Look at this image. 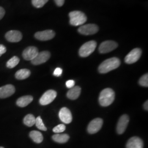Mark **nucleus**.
Instances as JSON below:
<instances>
[{"label": "nucleus", "instance_id": "obj_1", "mask_svg": "<svg viewBox=\"0 0 148 148\" xmlns=\"http://www.w3.org/2000/svg\"><path fill=\"white\" fill-rule=\"evenodd\" d=\"M121 62L116 57L108 59L102 62L98 68L99 72L101 74H106L114 69H116L120 65Z\"/></svg>", "mask_w": 148, "mask_h": 148}, {"label": "nucleus", "instance_id": "obj_2", "mask_svg": "<svg viewBox=\"0 0 148 148\" xmlns=\"http://www.w3.org/2000/svg\"><path fill=\"white\" fill-rule=\"evenodd\" d=\"M115 92L113 90L107 88L103 90L100 93L99 102L102 106H108L111 105L115 99Z\"/></svg>", "mask_w": 148, "mask_h": 148}, {"label": "nucleus", "instance_id": "obj_3", "mask_svg": "<svg viewBox=\"0 0 148 148\" xmlns=\"http://www.w3.org/2000/svg\"><path fill=\"white\" fill-rule=\"evenodd\" d=\"M70 24L73 26H81L85 24L87 18L85 14L79 11H75L69 13Z\"/></svg>", "mask_w": 148, "mask_h": 148}, {"label": "nucleus", "instance_id": "obj_4", "mask_svg": "<svg viewBox=\"0 0 148 148\" xmlns=\"http://www.w3.org/2000/svg\"><path fill=\"white\" fill-rule=\"evenodd\" d=\"M97 47V42L95 41H90L84 43L79 48V56L87 57L93 53Z\"/></svg>", "mask_w": 148, "mask_h": 148}, {"label": "nucleus", "instance_id": "obj_5", "mask_svg": "<svg viewBox=\"0 0 148 148\" xmlns=\"http://www.w3.org/2000/svg\"><path fill=\"white\" fill-rule=\"evenodd\" d=\"M57 93L56 91L50 90L46 91L40 99V103L42 106H46L53 101L56 98Z\"/></svg>", "mask_w": 148, "mask_h": 148}, {"label": "nucleus", "instance_id": "obj_6", "mask_svg": "<svg viewBox=\"0 0 148 148\" xmlns=\"http://www.w3.org/2000/svg\"><path fill=\"white\" fill-rule=\"evenodd\" d=\"M99 30L98 27L93 24L82 25L78 29L79 34L84 35H90L95 34Z\"/></svg>", "mask_w": 148, "mask_h": 148}, {"label": "nucleus", "instance_id": "obj_7", "mask_svg": "<svg viewBox=\"0 0 148 148\" xmlns=\"http://www.w3.org/2000/svg\"><path fill=\"white\" fill-rule=\"evenodd\" d=\"M142 55V50L140 48H136L133 49L127 54L125 58V61L127 64L134 63L137 62L140 58Z\"/></svg>", "mask_w": 148, "mask_h": 148}, {"label": "nucleus", "instance_id": "obj_8", "mask_svg": "<svg viewBox=\"0 0 148 148\" xmlns=\"http://www.w3.org/2000/svg\"><path fill=\"white\" fill-rule=\"evenodd\" d=\"M103 121L101 118H96L90 122L88 127L87 131L90 134H95L98 132L103 126Z\"/></svg>", "mask_w": 148, "mask_h": 148}, {"label": "nucleus", "instance_id": "obj_9", "mask_svg": "<svg viewBox=\"0 0 148 148\" xmlns=\"http://www.w3.org/2000/svg\"><path fill=\"white\" fill-rule=\"evenodd\" d=\"M118 44L113 41H106L101 43L99 47V51L101 53H107L115 49Z\"/></svg>", "mask_w": 148, "mask_h": 148}, {"label": "nucleus", "instance_id": "obj_10", "mask_svg": "<svg viewBox=\"0 0 148 148\" xmlns=\"http://www.w3.org/2000/svg\"><path fill=\"white\" fill-rule=\"evenodd\" d=\"M51 57V53L48 51L38 52L36 57L32 60V63L35 65L46 63Z\"/></svg>", "mask_w": 148, "mask_h": 148}, {"label": "nucleus", "instance_id": "obj_11", "mask_svg": "<svg viewBox=\"0 0 148 148\" xmlns=\"http://www.w3.org/2000/svg\"><path fill=\"white\" fill-rule=\"evenodd\" d=\"M38 53L37 48L34 46H30L26 48L22 54L23 57L26 60H31L35 58Z\"/></svg>", "mask_w": 148, "mask_h": 148}, {"label": "nucleus", "instance_id": "obj_12", "mask_svg": "<svg viewBox=\"0 0 148 148\" xmlns=\"http://www.w3.org/2000/svg\"><path fill=\"white\" fill-rule=\"evenodd\" d=\"M130 121L129 117L127 115H123L119 119L116 127L117 132L119 134H121L125 132Z\"/></svg>", "mask_w": 148, "mask_h": 148}, {"label": "nucleus", "instance_id": "obj_13", "mask_svg": "<svg viewBox=\"0 0 148 148\" xmlns=\"http://www.w3.org/2000/svg\"><path fill=\"white\" fill-rule=\"evenodd\" d=\"M55 36V32L52 30H46L42 32H37L35 37L40 41H48L52 39Z\"/></svg>", "mask_w": 148, "mask_h": 148}, {"label": "nucleus", "instance_id": "obj_14", "mask_svg": "<svg viewBox=\"0 0 148 148\" xmlns=\"http://www.w3.org/2000/svg\"><path fill=\"white\" fill-rule=\"evenodd\" d=\"M6 40L10 42H18L23 38L21 32L18 30H10L5 35Z\"/></svg>", "mask_w": 148, "mask_h": 148}, {"label": "nucleus", "instance_id": "obj_15", "mask_svg": "<svg viewBox=\"0 0 148 148\" xmlns=\"http://www.w3.org/2000/svg\"><path fill=\"white\" fill-rule=\"evenodd\" d=\"M59 116L60 120L64 123L69 124L73 120L71 113L69 109L66 107H64L60 109L59 112Z\"/></svg>", "mask_w": 148, "mask_h": 148}, {"label": "nucleus", "instance_id": "obj_16", "mask_svg": "<svg viewBox=\"0 0 148 148\" xmlns=\"http://www.w3.org/2000/svg\"><path fill=\"white\" fill-rule=\"evenodd\" d=\"M16 91L12 85H7L0 87V98H5L13 95Z\"/></svg>", "mask_w": 148, "mask_h": 148}, {"label": "nucleus", "instance_id": "obj_17", "mask_svg": "<svg viewBox=\"0 0 148 148\" xmlns=\"http://www.w3.org/2000/svg\"><path fill=\"white\" fill-rule=\"evenodd\" d=\"M143 140L138 137L131 138L127 142L126 148H143Z\"/></svg>", "mask_w": 148, "mask_h": 148}, {"label": "nucleus", "instance_id": "obj_18", "mask_svg": "<svg viewBox=\"0 0 148 148\" xmlns=\"http://www.w3.org/2000/svg\"><path fill=\"white\" fill-rule=\"evenodd\" d=\"M81 88L79 86H75L70 88L67 93V97L70 99L75 100L78 98L81 93Z\"/></svg>", "mask_w": 148, "mask_h": 148}, {"label": "nucleus", "instance_id": "obj_19", "mask_svg": "<svg viewBox=\"0 0 148 148\" xmlns=\"http://www.w3.org/2000/svg\"><path fill=\"white\" fill-rule=\"evenodd\" d=\"M33 101V97L31 95H25L19 98L16 101V105L19 107H25Z\"/></svg>", "mask_w": 148, "mask_h": 148}, {"label": "nucleus", "instance_id": "obj_20", "mask_svg": "<svg viewBox=\"0 0 148 148\" xmlns=\"http://www.w3.org/2000/svg\"><path fill=\"white\" fill-rule=\"evenodd\" d=\"M31 74V71L27 69L19 70L16 72L15 77L18 79H24L28 78Z\"/></svg>", "mask_w": 148, "mask_h": 148}, {"label": "nucleus", "instance_id": "obj_21", "mask_svg": "<svg viewBox=\"0 0 148 148\" xmlns=\"http://www.w3.org/2000/svg\"><path fill=\"white\" fill-rule=\"evenodd\" d=\"M69 135L67 134H56L52 136L53 140L57 143H65L69 140Z\"/></svg>", "mask_w": 148, "mask_h": 148}, {"label": "nucleus", "instance_id": "obj_22", "mask_svg": "<svg viewBox=\"0 0 148 148\" xmlns=\"http://www.w3.org/2000/svg\"><path fill=\"white\" fill-rule=\"evenodd\" d=\"M32 140L36 143H41L43 141V137L42 133L37 131H32L29 134Z\"/></svg>", "mask_w": 148, "mask_h": 148}, {"label": "nucleus", "instance_id": "obj_23", "mask_svg": "<svg viewBox=\"0 0 148 148\" xmlns=\"http://www.w3.org/2000/svg\"><path fill=\"white\" fill-rule=\"evenodd\" d=\"M36 119L32 114H28L24 117L23 122L28 127H32L35 124Z\"/></svg>", "mask_w": 148, "mask_h": 148}, {"label": "nucleus", "instance_id": "obj_24", "mask_svg": "<svg viewBox=\"0 0 148 148\" xmlns=\"http://www.w3.org/2000/svg\"><path fill=\"white\" fill-rule=\"evenodd\" d=\"M20 59L19 58L16 57V56H14L12 58H11L6 63V66L8 68L10 69H12L16 66L19 63Z\"/></svg>", "mask_w": 148, "mask_h": 148}, {"label": "nucleus", "instance_id": "obj_25", "mask_svg": "<svg viewBox=\"0 0 148 148\" xmlns=\"http://www.w3.org/2000/svg\"><path fill=\"white\" fill-rule=\"evenodd\" d=\"M35 125H36V127H37L38 129H39L41 131H47V128L45 126L41 116H38L36 119Z\"/></svg>", "mask_w": 148, "mask_h": 148}, {"label": "nucleus", "instance_id": "obj_26", "mask_svg": "<svg viewBox=\"0 0 148 148\" xmlns=\"http://www.w3.org/2000/svg\"><path fill=\"white\" fill-rule=\"evenodd\" d=\"M48 1V0H32V3L35 7L40 8L43 7Z\"/></svg>", "mask_w": 148, "mask_h": 148}, {"label": "nucleus", "instance_id": "obj_27", "mask_svg": "<svg viewBox=\"0 0 148 148\" xmlns=\"http://www.w3.org/2000/svg\"><path fill=\"white\" fill-rule=\"evenodd\" d=\"M139 83L140 85L143 87H148V74H145L140 79L139 81Z\"/></svg>", "mask_w": 148, "mask_h": 148}, {"label": "nucleus", "instance_id": "obj_28", "mask_svg": "<svg viewBox=\"0 0 148 148\" xmlns=\"http://www.w3.org/2000/svg\"><path fill=\"white\" fill-rule=\"evenodd\" d=\"M66 127L64 124H60L58 126L54 127L53 129V131L54 133H59L63 132L65 130Z\"/></svg>", "mask_w": 148, "mask_h": 148}, {"label": "nucleus", "instance_id": "obj_29", "mask_svg": "<svg viewBox=\"0 0 148 148\" xmlns=\"http://www.w3.org/2000/svg\"><path fill=\"white\" fill-rule=\"evenodd\" d=\"M63 73V70L60 68H57L56 69L54 70V73H53V75L55 76H60L62 75Z\"/></svg>", "mask_w": 148, "mask_h": 148}, {"label": "nucleus", "instance_id": "obj_30", "mask_svg": "<svg viewBox=\"0 0 148 148\" xmlns=\"http://www.w3.org/2000/svg\"><path fill=\"white\" fill-rule=\"evenodd\" d=\"M75 84V81L73 80V79H70V80H68V81H66V86L68 88H71L74 87Z\"/></svg>", "mask_w": 148, "mask_h": 148}, {"label": "nucleus", "instance_id": "obj_31", "mask_svg": "<svg viewBox=\"0 0 148 148\" xmlns=\"http://www.w3.org/2000/svg\"><path fill=\"white\" fill-rule=\"evenodd\" d=\"M6 51H7V49H6L5 46L3 45H0V57L2 54L5 53Z\"/></svg>", "mask_w": 148, "mask_h": 148}, {"label": "nucleus", "instance_id": "obj_32", "mask_svg": "<svg viewBox=\"0 0 148 148\" xmlns=\"http://www.w3.org/2000/svg\"><path fill=\"white\" fill-rule=\"evenodd\" d=\"M5 14V11L4 8L2 7H0V20H1Z\"/></svg>", "mask_w": 148, "mask_h": 148}, {"label": "nucleus", "instance_id": "obj_33", "mask_svg": "<svg viewBox=\"0 0 148 148\" xmlns=\"http://www.w3.org/2000/svg\"><path fill=\"white\" fill-rule=\"evenodd\" d=\"M56 5L59 6V7H61L62 5H63L65 0H54Z\"/></svg>", "mask_w": 148, "mask_h": 148}, {"label": "nucleus", "instance_id": "obj_34", "mask_svg": "<svg viewBox=\"0 0 148 148\" xmlns=\"http://www.w3.org/2000/svg\"><path fill=\"white\" fill-rule=\"evenodd\" d=\"M144 108L146 110H148V101H146L144 104Z\"/></svg>", "mask_w": 148, "mask_h": 148}, {"label": "nucleus", "instance_id": "obj_35", "mask_svg": "<svg viewBox=\"0 0 148 148\" xmlns=\"http://www.w3.org/2000/svg\"><path fill=\"white\" fill-rule=\"evenodd\" d=\"M0 148H4L3 147H0Z\"/></svg>", "mask_w": 148, "mask_h": 148}]
</instances>
